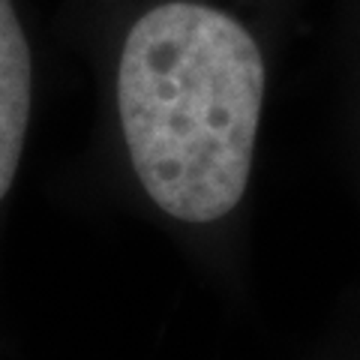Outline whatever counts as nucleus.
<instances>
[{
	"mask_svg": "<svg viewBox=\"0 0 360 360\" xmlns=\"http://www.w3.org/2000/svg\"><path fill=\"white\" fill-rule=\"evenodd\" d=\"M315 0H58L90 84L75 198L165 240L225 307L252 300L267 108Z\"/></svg>",
	"mask_w": 360,
	"mask_h": 360,
	"instance_id": "nucleus-1",
	"label": "nucleus"
},
{
	"mask_svg": "<svg viewBox=\"0 0 360 360\" xmlns=\"http://www.w3.org/2000/svg\"><path fill=\"white\" fill-rule=\"evenodd\" d=\"M42 30V0H0V348H13L4 330V258L37 132Z\"/></svg>",
	"mask_w": 360,
	"mask_h": 360,
	"instance_id": "nucleus-2",
	"label": "nucleus"
},
{
	"mask_svg": "<svg viewBox=\"0 0 360 360\" xmlns=\"http://www.w3.org/2000/svg\"><path fill=\"white\" fill-rule=\"evenodd\" d=\"M328 63L333 139L360 210V0H330Z\"/></svg>",
	"mask_w": 360,
	"mask_h": 360,
	"instance_id": "nucleus-3",
	"label": "nucleus"
},
{
	"mask_svg": "<svg viewBox=\"0 0 360 360\" xmlns=\"http://www.w3.org/2000/svg\"><path fill=\"white\" fill-rule=\"evenodd\" d=\"M0 360H21L15 354V348H0Z\"/></svg>",
	"mask_w": 360,
	"mask_h": 360,
	"instance_id": "nucleus-4",
	"label": "nucleus"
}]
</instances>
